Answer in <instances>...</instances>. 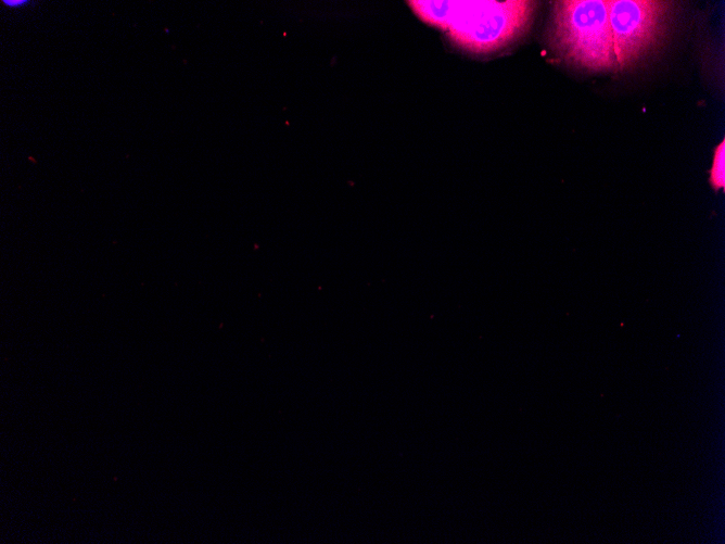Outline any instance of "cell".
Masks as SVG:
<instances>
[{
    "label": "cell",
    "mask_w": 725,
    "mask_h": 544,
    "mask_svg": "<svg viewBox=\"0 0 725 544\" xmlns=\"http://www.w3.org/2000/svg\"><path fill=\"white\" fill-rule=\"evenodd\" d=\"M724 162H725V142L723 140L715 150L710 175L711 184L716 189L724 188L725 185Z\"/></svg>",
    "instance_id": "277c9868"
},
{
    "label": "cell",
    "mask_w": 725,
    "mask_h": 544,
    "mask_svg": "<svg viewBox=\"0 0 725 544\" xmlns=\"http://www.w3.org/2000/svg\"><path fill=\"white\" fill-rule=\"evenodd\" d=\"M670 3L653 0H607L618 68L631 66L657 42Z\"/></svg>",
    "instance_id": "3957f363"
},
{
    "label": "cell",
    "mask_w": 725,
    "mask_h": 544,
    "mask_svg": "<svg viewBox=\"0 0 725 544\" xmlns=\"http://www.w3.org/2000/svg\"><path fill=\"white\" fill-rule=\"evenodd\" d=\"M425 23L442 29L460 49L472 53L499 50L521 37L532 21L534 1H410Z\"/></svg>",
    "instance_id": "6da1fadb"
},
{
    "label": "cell",
    "mask_w": 725,
    "mask_h": 544,
    "mask_svg": "<svg viewBox=\"0 0 725 544\" xmlns=\"http://www.w3.org/2000/svg\"><path fill=\"white\" fill-rule=\"evenodd\" d=\"M3 2L8 5H13V7L22 5L23 3H25V1H10V0Z\"/></svg>",
    "instance_id": "5b68a950"
},
{
    "label": "cell",
    "mask_w": 725,
    "mask_h": 544,
    "mask_svg": "<svg viewBox=\"0 0 725 544\" xmlns=\"http://www.w3.org/2000/svg\"><path fill=\"white\" fill-rule=\"evenodd\" d=\"M551 39L571 62L592 71L616 68L605 0L554 2Z\"/></svg>",
    "instance_id": "7a4b0ae2"
}]
</instances>
